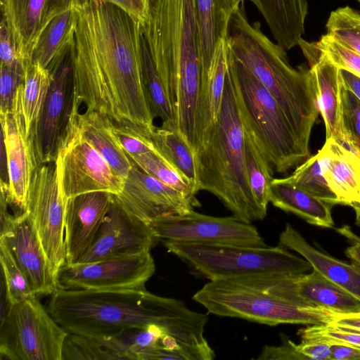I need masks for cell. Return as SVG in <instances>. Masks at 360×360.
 Segmentation results:
<instances>
[{
	"label": "cell",
	"mask_w": 360,
	"mask_h": 360,
	"mask_svg": "<svg viewBox=\"0 0 360 360\" xmlns=\"http://www.w3.org/2000/svg\"><path fill=\"white\" fill-rule=\"evenodd\" d=\"M77 8L71 113L80 112L83 104L115 124L153 128L143 77L141 25L101 0H79Z\"/></svg>",
	"instance_id": "1"
},
{
	"label": "cell",
	"mask_w": 360,
	"mask_h": 360,
	"mask_svg": "<svg viewBox=\"0 0 360 360\" xmlns=\"http://www.w3.org/2000/svg\"><path fill=\"white\" fill-rule=\"evenodd\" d=\"M47 310L68 333L110 337L150 324L162 326L187 343L210 350L205 314L181 300L161 297L145 287L110 290L57 288Z\"/></svg>",
	"instance_id": "2"
},
{
	"label": "cell",
	"mask_w": 360,
	"mask_h": 360,
	"mask_svg": "<svg viewBox=\"0 0 360 360\" xmlns=\"http://www.w3.org/2000/svg\"><path fill=\"white\" fill-rule=\"evenodd\" d=\"M141 27L177 129L193 143L202 65L193 0H153Z\"/></svg>",
	"instance_id": "3"
},
{
	"label": "cell",
	"mask_w": 360,
	"mask_h": 360,
	"mask_svg": "<svg viewBox=\"0 0 360 360\" xmlns=\"http://www.w3.org/2000/svg\"><path fill=\"white\" fill-rule=\"evenodd\" d=\"M226 42L233 57L276 100L301 146L310 154V135L319 112L310 69L292 68L285 50L262 32L260 23L248 21L243 2L231 18Z\"/></svg>",
	"instance_id": "4"
},
{
	"label": "cell",
	"mask_w": 360,
	"mask_h": 360,
	"mask_svg": "<svg viewBox=\"0 0 360 360\" xmlns=\"http://www.w3.org/2000/svg\"><path fill=\"white\" fill-rule=\"evenodd\" d=\"M196 191L217 197L233 216L245 222L266 216L252 195L245 167V133L229 69L220 111L195 153Z\"/></svg>",
	"instance_id": "5"
},
{
	"label": "cell",
	"mask_w": 360,
	"mask_h": 360,
	"mask_svg": "<svg viewBox=\"0 0 360 360\" xmlns=\"http://www.w3.org/2000/svg\"><path fill=\"white\" fill-rule=\"evenodd\" d=\"M209 313L269 326L331 323L338 314L302 306L285 294L280 275L210 281L193 296Z\"/></svg>",
	"instance_id": "6"
},
{
	"label": "cell",
	"mask_w": 360,
	"mask_h": 360,
	"mask_svg": "<svg viewBox=\"0 0 360 360\" xmlns=\"http://www.w3.org/2000/svg\"><path fill=\"white\" fill-rule=\"evenodd\" d=\"M228 59L243 129L273 170L285 173L300 165L310 154L301 146L276 100L229 48Z\"/></svg>",
	"instance_id": "7"
},
{
	"label": "cell",
	"mask_w": 360,
	"mask_h": 360,
	"mask_svg": "<svg viewBox=\"0 0 360 360\" xmlns=\"http://www.w3.org/2000/svg\"><path fill=\"white\" fill-rule=\"evenodd\" d=\"M162 242L168 252L210 281L301 274L313 269L307 259L279 245L251 247Z\"/></svg>",
	"instance_id": "8"
},
{
	"label": "cell",
	"mask_w": 360,
	"mask_h": 360,
	"mask_svg": "<svg viewBox=\"0 0 360 360\" xmlns=\"http://www.w3.org/2000/svg\"><path fill=\"white\" fill-rule=\"evenodd\" d=\"M68 332L36 295L8 304L1 316L0 354L8 360H63Z\"/></svg>",
	"instance_id": "9"
},
{
	"label": "cell",
	"mask_w": 360,
	"mask_h": 360,
	"mask_svg": "<svg viewBox=\"0 0 360 360\" xmlns=\"http://www.w3.org/2000/svg\"><path fill=\"white\" fill-rule=\"evenodd\" d=\"M67 200L60 174V161L42 164L34 170L26 213L30 218L56 278L66 263L65 219Z\"/></svg>",
	"instance_id": "10"
},
{
	"label": "cell",
	"mask_w": 360,
	"mask_h": 360,
	"mask_svg": "<svg viewBox=\"0 0 360 360\" xmlns=\"http://www.w3.org/2000/svg\"><path fill=\"white\" fill-rule=\"evenodd\" d=\"M75 38L50 63L49 89L31 141L35 168L56 160L69 129Z\"/></svg>",
	"instance_id": "11"
},
{
	"label": "cell",
	"mask_w": 360,
	"mask_h": 360,
	"mask_svg": "<svg viewBox=\"0 0 360 360\" xmlns=\"http://www.w3.org/2000/svg\"><path fill=\"white\" fill-rule=\"evenodd\" d=\"M150 225L161 241L266 246L255 226L234 216L212 217L191 210L159 217Z\"/></svg>",
	"instance_id": "12"
},
{
	"label": "cell",
	"mask_w": 360,
	"mask_h": 360,
	"mask_svg": "<svg viewBox=\"0 0 360 360\" xmlns=\"http://www.w3.org/2000/svg\"><path fill=\"white\" fill-rule=\"evenodd\" d=\"M60 182L68 200L95 191L118 195L124 180L117 175L105 158L82 136L72 122L60 149Z\"/></svg>",
	"instance_id": "13"
},
{
	"label": "cell",
	"mask_w": 360,
	"mask_h": 360,
	"mask_svg": "<svg viewBox=\"0 0 360 360\" xmlns=\"http://www.w3.org/2000/svg\"><path fill=\"white\" fill-rule=\"evenodd\" d=\"M155 271L150 252L63 265L57 288L110 290L145 287Z\"/></svg>",
	"instance_id": "14"
},
{
	"label": "cell",
	"mask_w": 360,
	"mask_h": 360,
	"mask_svg": "<svg viewBox=\"0 0 360 360\" xmlns=\"http://www.w3.org/2000/svg\"><path fill=\"white\" fill-rule=\"evenodd\" d=\"M24 82L16 92L12 112L0 116L2 144L6 155L8 183L1 180L3 191L14 214L25 212L32 176L35 169L31 143L26 135L22 113Z\"/></svg>",
	"instance_id": "15"
},
{
	"label": "cell",
	"mask_w": 360,
	"mask_h": 360,
	"mask_svg": "<svg viewBox=\"0 0 360 360\" xmlns=\"http://www.w3.org/2000/svg\"><path fill=\"white\" fill-rule=\"evenodd\" d=\"M1 195V234L25 274L34 295H52L56 280L36 231L26 212L11 214L8 202Z\"/></svg>",
	"instance_id": "16"
},
{
	"label": "cell",
	"mask_w": 360,
	"mask_h": 360,
	"mask_svg": "<svg viewBox=\"0 0 360 360\" xmlns=\"http://www.w3.org/2000/svg\"><path fill=\"white\" fill-rule=\"evenodd\" d=\"M158 241L150 225L124 210L113 195L91 246L77 263L150 252Z\"/></svg>",
	"instance_id": "17"
},
{
	"label": "cell",
	"mask_w": 360,
	"mask_h": 360,
	"mask_svg": "<svg viewBox=\"0 0 360 360\" xmlns=\"http://www.w3.org/2000/svg\"><path fill=\"white\" fill-rule=\"evenodd\" d=\"M114 195L124 210L149 224L159 217L185 214L199 205L148 175L134 163L124 180L122 191Z\"/></svg>",
	"instance_id": "18"
},
{
	"label": "cell",
	"mask_w": 360,
	"mask_h": 360,
	"mask_svg": "<svg viewBox=\"0 0 360 360\" xmlns=\"http://www.w3.org/2000/svg\"><path fill=\"white\" fill-rule=\"evenodd\" d=\"M79 0H1L5 18L19 53L31 62L34 45L46 27L60 14L75 7Z\"/></svg>",
	"instance_id": "19"
},
{
	"label": "cell",
	"mask_w": 360,
	"mask_h": 360,
	"mask_svg": "<svg viewBox=\"0 0 360 360\" xmlns=\"http://www.w3.org/2000/svg\"><path fill=\"white\" fill-rule=\"evenodd\" d=\"M113 194L95 191L67 200L65 246L67 264H77L91 246L113 200Z\"/></svg>",
	"instance_id": "20"
},
{
	"label": "cell",
	"mask_w": 360,
	"mask_h": 360,
	"mask_svg": "<svg viewBox=\"0 0 360 360\" xmlns=\"http://www.w3.org/2000/svg\"><path fill=\"white\" fill-rule=\"evenodd\" d=\"M300 48L310 65L319 112L323 119L326 140L340 142L341 137L340 69L314 43L304 41Z\"/></svg>",
	"instance_id": "21"
},
{
	"label": "cell",
	"mask_w": 360,
	"mask_h": 360,
	"mask_svg": "<svg viewBox=\"0 0 360 360\" xmlns=\"http://www.w3.org/2000/svg\"><path fill=\"white\" fill-rule=\"evenodd\" d=\"M323 172L340 205L360 203V157L333 139L319 150Z\"/></svg>",
	"instance_id": "22"
},
{
	"label": "cell",
	"mask_w": 360,
	"mask_h": 360,
	"mask_svg": "<svg viewBox=\"0 0 360 360\" xmlns=\"http://www.w3.org/2000/svg\"><path fill=\"white\" fill-rule=\"evenodd\" d=\"M278 245L299 253L323 276L360 300V265L347 263L311 246L290 224L279 236Z\"/></svg>",
	"instance_id": "23"
},
{
	"label": "cell",
	"mask_w": 360,
	"mask_h": 360,
	"mask_svg": "<svg viewBox=\"0 0 360 360\" xmlns=\"http://www.w3.org/2000/svg\"><path fill=\"white\" fill-rule=\"evenodd\" d=\"M228 69V45L226 39H223L216 47L209 70L201 79L195 123V153L217 122Z\"/></svg>",
	"instance_id": "24"
},
{
	"label": "cell",
	"mask_w": 360,
	"mask_h": 360,
	"mask_svg": "<svg viewBox=\"0 0 360 360\" xmlns=\"http://www.w3.org/2000/svg\"><path fill=\"white\" fill-rule=\"evenodd\" d=\"M70 122L105 158L114 172L125 180L134 162L114 133L113 121L98 111L86 110L70 115Z\"/></svg>",
	"instance_id": "25"
},
{
	"label": "cell",
	"mask_w": 360,
	"mask_h": 360,
	"mask_svg": "<svg viewBox=\"0 0 360 360\" xmlns=\"http://www.w3.org/2000/svg\"><path fill=\"white\" fill-rule=\"evenodd\" d=\"M202 65L207 72L218 44L226 39L231 18L239 6L233 0H193Z\"/></svg>",
	"instance_id": "26"
},
{
	"label": "cell",
	"mask_w": 360,
	"mask_h": 360,
	"mask_svg": "<svg viewBox=\"0 0 360 360\" xmlns=\"http://www.w3.org/2000/svg\"><path fill=\"white\" fill-rule=\"evenodd\" d=\"M263 15L276 42L285 51L297 46L304 33L307 0H250Z\"/></svg>",
	"instance_id": "27"
},
{
	"label": "cell",
	"mask_w": 360,
	"mask_h": 360,
	"mask_svg": "<svg viewBox=\"0 0 360 360\" xmlns=\"http://www.w3.org/2000/svg\"><path fill=\"white\" fill-rule=\"evenodd\" d=\"M296 295L309 307L339 313L360 312V300L319 271L292 276Z\"/></svg>",
	"instance_id": "28"
},
{
	"label": "cell",
	"mask_w": 360,
	"mask_h": 360,
	"mask_svg": "<svg viewBox=\"0 0 360 360\" xmlns=\"http://www.w3.org/2000/svg\"><path fill=\"white\" fill-rule=\"evenodd\" d=\"M269 201L276 207L293 213L309 224L324 228L333 227V205L294 186L283 178L273 179Z\"/></svg>",
	"instance_id": "29"
},
{
	"label": "cell",
	"mask_w": 360,
	"mask_h": 360,
	"mask_svg": "<svg viewBox=\"0 0 360 360\" xmlns=\"http://www.w3.org/2000/svg\"><path fill=\"white\" fill-rule=\"evenodd\" d=\"M148 136L155 153L174 167L197 192L195 152L185 137L177 129L155 126L148 130Z\"/></svg>",
	"instance_id": "30"
},
{
	"label": "cell",
	"mask_w": 360,
	"mask_h": 360,
	"mask_svg": "<svg viewBox=\"0 0 360 360\" xmlns=\"http://www.w3.org/2000/svg\"><path fill=\"white\" fill-rule=\"evenodd\" d=\"M78 19L77 5L53 19L39 37L31 62L47 68L74 39Z\"/></svg>",
	"instance_id": "31"
},
{
	"label": "cell",
	"mask_w": 360,
	"mask_h": 360,
	"mask_svg": "<svg viewBox=\"0 0 360 360\" xmlns=\"http://www.w3.org/2000/svg\"><path fill=\"white\" fill-rule=\"evenodd\" d=\"M51 83L50 72L37 63L26 65L22 94L26 135L33 139Z\"/></svg>",
	"instance_id": "32"
},
{
	"label": "cell",
	"mask_w": 360,
	"mask_h": 360,
	"mask_svg": "<svg viewBox=\"0 0 360 360\" xmlns=\"http://www.w3.org/2000/svg\"><path fill=\"white\" fill-rule=\"evenodd\" d=\"M129 359L114 336L96 337L68 333L63 347V360Z\"/></svg>",
	"instance_id": "33"
},
{
	"label": "cell",
	"mask_w": 360,
	"mask_h": 360,
	"mask_svg": "<svg viewBox=\"0 0 360 360\" xmlns=\"http://www.w3.org/2000/svg\"><path fill=\"white\" fill-rule=\"evenodd\" d=\"M141 46L143 83L152 115L154 118L158 117L162 120V127L177 129L171 103L153 63L143 32Z\"/></svg>",
	"instance_id": "34"
},
{
	"label": "cell",
	"mask_w": 360,
	"mask_h": 360,
	"mask_svg": "<svg viewBox=\"0 0 360 360\" xmlns=\"http://www.w3.org/2000/svg\"><path fill=\"white\" fill-rule=\"evenodd\" d=\"M245 160L249 184L255 202L266 216L273 180V169L251 136L244 129Z\"/></svg>",
	"instance_id": "35"
},
{
	"label": "cell",
	"mask_w": 360,
	"mask_h": 360,
	"mask_svg": "<svg viewBox=\"0 0 360 360\" xmlns=\"http://www.w3.org/2000/svg\"><path fill=\"white\" fill-rule=\"evenodd\" d=\"M130 158L140 169L148 175L199 203L195 198L198 193L194 187L157 153L148 152Z\"/></svg>",
	"instance_id": "36"
},
{
	"label": "cell",
	"mask_w": 360,
	"mask_h": 360,
	"mask_svg": "<svg viewBox=\"0 0 360 360\" xmlns=\"http://www.w3.org/2000/svg\"><path fill=\"white\" fill-rule=\"evenodd\" d=\"M286 181L333 205L339 201L328 186L319 152L299 165Z\"/></svg>",
	"instance_id": "37"
},
{
	"label": "cell",
	"mask_w": 360,
	"mask_h": 360,
	"mask_svg": "<svg viewBox=\"0 0 360 360\" xmlns=\"http://www.w3.org/2000/svg\"><path fill=\"white\" fill-rule=\"evenodd\" d=\"M0 261L5 294L9 304L35 295L25 274L2 239H0Z\"/></svg>",
	"instance_id": "38"
},
{
	"label": "cell",
	"mask_w": 360,
	"mask_h": 360,
	"mask_svg": "<svg viewBox=\"0 0 360 360\" xmlns=\"http://www.w3.org/2000/svg\"><path fill=\"white\" fill-rule=\"evenodd\" d=\"M326 27L327 34L360 54V11L340 7L330 13Z\"/></svg>",
	"instance_id": "39"
},
{
	"label": "cell",
	"mask_w": 360,
	"mask_h": 360,
	"mask_svg": "<svg viewBox=\"0 0 360 360\" xmlns=\"http://www.w3.org/2000/svg\"><path fill=\"white\" fill-rule=\"evenodd\" d=\"M341 137L339 143L360 157V101L340 82Z\"/></svg>",
	"instance_id": "40"
},
{
	"label": "cell",
	"mask_w": 360,
	"mask_h": 360,
	"mask_svg": "<svg viewBox=\"0 0 360 360\" xmlns=\"http://www.w3.org/2000/svg\"><path fill=\"white\" fill-rule=\"evenodd\" d=\"M314 44L339 69L347 70L360 77V54L327 33Z\"/></svg>",
	"instance_id": "41"
},
{
	"label": "cell",
	"mask_w": 360,
	"mask_h": 360,
	"mask_svg": "<svg viewBox=\"0 0 360 360\" xmlns=\"http://www.w3.org/2000/svg\"><path fill=\"white\" fill-rule=\"evenodd\" d=\"M148 129L129 123H114L113 127L120 146L129 158L148 152H155L148 136Z\"/></svg>",
	"instance_id": "42"
},
{
	"label": "cell",
	"mask_w": 360,
	"mask_h": 360,
	"mask_svg": "<svg viewBox=\"0 0 360 360\" xmlns=\"http://www.w3.org/2000/svg\"><path fill=\"white\" fill-rule=\"evenodd\" d=\"M302 340L339 343L360 349V333L345 330L326 324L313 325L298 331Z\"/></svg>",
	"instance_id": "43"
},
{
	"label": "cell",
	"mask_w": 360,
	"mask_h": 360,
	"mask_svg": "<svg viewBox=\"0 0 360 360\" xmlns=\"http://www.w3.org/2000/svg\"><path fill=\"white\" fill-rule=\"evenodd\" d=\"M25 68L23 64L11 67L1 65L0 116L12 112L17 90L24 82Z\"/></svg>",
	"instance_id": "44"
},
{
	"label": "cell",
	"mask_w": 360,
	"mask_h": 360,
	"mask_svg": "<svg viewBox=\"0 0 360 360\" xmlns=\"http://www.w3.org/2000/svg\"><path fill=\"white\" fill-rule=\"evenodd\" d=\"M0 58L1 66L27 65L19 53L12 31L3 15L0 24Z\"/></svg>",
	"instance_id": "45"
},
{
	"label": "cell",
	"mask_w": 360,
	"mask_h": 360,
	"mask_svg": "<svg viewBox=\"0 0 360 360\" xmlns=\"http://www.w3.org/2000/svg\"><path fill=\"white\" fill-rule=\"evenodd\" d=\"M279 346H264L257 359L261 360H305L298 352L297 344L287 337H282Z\"/></svg>",
	"instance_id": "46"
},
{
	"label": "cell",
	"mask_w": 360,
	"mask_h": 360,
	"mask_svg": "<svg viewBox=\"0 0 360 360\" xmlns=\"http://www.w3.org/2000/svg\"><path fill=\"white\" fill-rule=\"evenodd\" d=\"M124 10L143 26L148 20L153 0H101Z\"/></svg>",
	"instance_id": "47"
},
{
	"label": "cell",
	"mask_w": 360,
	"mask_h": 360,
	"mask_svg": "<svg viewBox=\"0 0 360 360\" xmlns=\"http://www.w3.org/2000/svg\"><path fill=\"white\" fill-rule=\"evenodd\" d=\"M297 349L305 360H330V343L327 342L302 340Z\"/></svg>",
	"instance_id": "48"
},
{
	"label": "cell",
	"mask_w": 360,
	"mask_h": 360,
	"mask_svg": "<svg viewBox=\"0 0 360 360\" xmlns=\"http://www.w3.org/2000/svg\"><path fill=\"white\" fill-rule=\"evenodd\" d=\"M328 324L341 330L360 333V312L338 314L335 319Z\"/></svg>",
	"instance_id": "49"
},
{
	"label": "cell",
	"mask_w": 360,
	"mask_h": 360,
	"mask_svg": "<svg viewBox=\"0 0 360 360\" xmlns=\"http://www.w3.org/2000/svg\"><path fill=\"white\" fill-rule=\"evenodd\" d=\"M330 360H360V349L339 343H330Z\"/></svg>",
	"instance_id": "50"
},
{
	"label": "cell",
	"mask_w": 360,
	"mask_h": 360,
	"mask_svg": "<svg viewBox=\"0 0 360 360\" xmlns=\"http://www.w3.org/2000/svg\"><path fill=\"white\" fill-rule=\"evenodd\" d=\"M336 230L352 243V245L345 251L347 257L360 265V238L355 235L347 226Z\"/></svg>",
	"instance_id": "51"
},
{
	"label": "cell",
	"mask_w": 360,
	"mask_h": 360,
	"mask_svg": "<svg viewBox=\"0 0 360 360\" xmlns=\"http://www.w3.org/2000/svg\"><path fill=\"white\" fill-rule=\"evenodd\" d=\"M339 76L342 85L360 101V77L343 69H340Z\"/></svg>",
	"instance_id": "52"
},
{
	"label": "cell",
	"mask_w": 360,
	"mask_h": 360,
	"mask_svg": "<svg viewBox=\"0 0 360 360\" xmlns=\"http://www.w3.org/2000/svg\"><path fill=\"white\" fill-rule=\"evenodd\" d=\"M351 207L356 214V224L360 226V203L353 204Z\"/></svg>",
	"instance_id": "53"
},
{
	"label": "cell",
	"mask_w": 360,
	"mask_h": 360,
	"mask_svg": "<svg viewBox=\"0 0 360 360\" xmlns=\"http://www.w3.org/2000/svg\"><path fill=\"white\" fill-rule=\"evenodd\" d=\"M233 1L235 3L238 4H241L242 2H243V1H244V0H233Z\"/></svg>",
	"instance_id": "54"
},
{
	"label": "cell",
	"mask_w": 360,
	"mask_h": 360,
	"mask_svg": "<svg viewBox=\"0 0 360 360\" xmlns=\"http://www.w3.org/2000/svg\"><path fill=\"white\" fill-rule=\"evenodd\" d=\"M360 3V0H357Z\"/></svg>",
	"instance_id": "55"
}]
</instances>
